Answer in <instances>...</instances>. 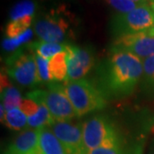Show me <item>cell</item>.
<instances>
[{"instance_id": "obj_26", "label": "cell", "mask_w": 154, "mask_h": 154, "mask_svg": "<svg viewBox=\"0 0 154 154\" xmlns=\"http://www.w3.org/2000/svg\"><path fill=\"white\" fill-rule=\"evenodd\" d=\"M6 109L5 108V106L3 104H1V107H0V119H1V122L4 123V121L5 119L6 116Z\"/></svg>"}, {"instance_id": "obj_27", "label": "cell", "mask_w": 154, "mask_h": 154, "mask_svg": "<svg viewBox=\"0 0 154 154\" xmlns=\"http://www.w3.org/2000/svg\"><path fill=\"white\" fill-rule=\"evenodd\" d=\"M132 1L138 4H148L149 0H132Z\"/></svg>"}, {"instance_id": "obj_24", "label": "cell", "mask_w": 154, "mask_h": 154, "mask_svg": "<svg viewBox=\"0 0 154 154\" xmlns=\"http://www.w3.org/2000/svg\"><path fill=\"white\" fill-rule=\"evenodd\" d=\"M34 57H35L38 76L40 83L51 82L49 72V59L44 58L40 56L35 55V54H34Z\"/></svg>"}, {"instance_id": "obj_29", "label": "cell", "mask_w": 154, "mask_h": 154, "mask_svg": "<svg viewBox=\"0 0 154 154\" xmlns=\"http://www.w3.org/2000/svg\"><path fill=\"white\" fill-rule=\"evenodd\" d=\"M150 5L152 7V10L153 11V14H154V2H152V3H150Z\"/></svg>"}, {"instance_id": "obj_2", "label": "cell", "mask_w": 154, "mask_h": 154, "mask_svg": "<svg viewBox=\"0 0 154 154\" xmlns=\"http://www.w3.org/2000/svg\"><path fill=\"white\" fill-rule=\"evenodd\" d=\"M74 22L71 14L62 7L38 17L34 22L33 30L43 41L64 43L75 38Z\"/></svg>"}, {"instance_id": "obj_22", "label": "cell", "mask_w": 154, "mask_h": 154, "mask_svg": "<svg viewBox=\"0 0 154 154\" xmlns=\"http://www.w3.org/2000/svg\"><path fill=\"white\" fill-rule=\"evenodd\" d=\"M33 37V30L28 28V30L16 38H6L3 40L2 46L6 51H13L20 47L23 44L28 43V41Z\"/></svg>"}, {"instance_id": "obj_11", "label": "cell", "mask_w": 154, "mask_h": 154, "mask_svg": "<svg viewBox=\"0 0 154 154\" xmlns=\"http://www.w3.org/2000/svg\"><path fill=\"white\" fill-rule=\"evenodd\" d=\"M3 154H39L38 130L28 129L18 134Z\"/></svg>"}, {"instance_id": "obj_8", "label": "cell", "mask_w": 154, "mask_h": 154, "mask_svg": "<svg viewBox=\"0 0 154 154\" xmlns=\"http://www.w3.org/2000/svg\"><path fill=\"white\" fill-rule=\"evenodd\" d=\"M110 51L129 52L139 58L145 59L154 54V35L148 30L116 37Z\"/></svg>"}, {"instance_id": "obj_7", "label": "cell", "mask_w": 154, "mask_h": 154, "mask_svg": "<svg viewBox=\"0 0 154 154\" xmlns=\"http://www.w3.org/2000/svg\"><path fill=\"white\" fill-rule=\"evenodd\" d=\"M5 66L9 76L23 87H33L40 83L34 54L27 47L17 50L7 57Z\"/></svg>"}, {"instance_id": "obj_25", "label": "cell", "mask_w": 154, "mask_h": 154, "mask_svg": "<svg viewBox=\"0 0 154 154\" xmlns=\"http://www.w3.org/2000/svg\"><path fill=\"white\" fill-rule=\"evenodd\" d=\"M19 109L22 110L28 118L30 116H33L35 114H37L39 109V104L35 102L33 99L26 98V99H22V104L20 105Z\"/></svg>"}, {"instance_id": "obj_20", "label": "cell", "mask_w": 154, "mask_h": 154, "mask_svg": "<svg viewBox=\"0 0 154 154\" xmlns=\"http://www.w3.org/2000/svg\"><path fill=\"white\" fill-rule=\"evenodd\" d=\"M1 97L3 101L2 104L4 105L6 110H11L20 107L23 99L20 92L12 85L1 91Z\"/></svg>"}, {"instance_id": "obj_10", "label": "cell", "mask_w": 154, "mask_h": 154, "mask_svg": "<svg viewBox=\"0 0 154 154\" xmlns=\"http://www.w3.org/2000/svg\"><path fill=\"white\" fill-rule=\"evenodd\" d=\"M68 77L66 81L81 80L87 75L95 63L93 49L69 44L66 49Z\"/></svg>"}, {"instance_id": "obj_5", "label": "cell", "mask_w": 154, "mask_h": 154, "mask_svg": "<svg viewBox=\"0 0 154 154\" xmlns=\"http://www.w3.org/2000/svg\"><path fill=\"white\" fill-rule=\"evenodd\" d=\"M27 98L43 102L54 121L69 122L76 116L63 84L51 82L47 85L46 90H34L27 94Z\"/></svg>"}, {"instance_id": "obj_21", "label": "cell", "mask_w": 154, "mask_h": 154, "mask_svg": "<svg viewBox=\"0 0 154 154\" xmlns=\"http://www.w3.org/2000/svg\"><path fill=\"white\" fill-rule=\"evenodd\" d=\"M36 9V5L32 0H22L16 4L10 11L11 21H14L27 16L33 17Z\"/></svg>"}, {"instance_id": "obj_30", "label": "cell", "mask_w": 154, "mask_h": 154, "mask_svg": "<svg viewBox=\"0 0 154 154\" xmlns=\"http://www.w3.org/2000/svg\"><path fill=\"white\" fill-rule=\"evenodd\" d=\"M149 1H150L151 3H152V2H154V0H149Z\"/></svg>"}, {"instance_id": "obj_12", "label": "cell", "mask_w": 154, "mask_h": 154, "mask_svg": "<svg viewBox=\"0 0 154 154\" xmlns=\"http://www.w3.org/2000/svg\"><path fill=\"white\" fill-rule=\"evenodd\" d=\"M39 154H67L49 127L38 129Z\"/></svg>"}, {"instance_id": "obj_28", "label": "cell", "mask_w": 154, "mask_h": 154, "mask_svg": "<svg viewBox=\"0 0 154 154\" xmlns=\"http://www.w3.org/2000/svg\"><path fill=\"white\" fill-rule=\"evenodd\" d=\"M149 154H154V143L152 145V147H151V149H150Z\"/></svg>"}, {"instance_id": "obj_16", "label": "cell", "mask_w": 154, "mask_h": 154, "mask_svg": "<svg viewBox=\"0 0 154 154\" xmlns=\"http://www.w3.org/2000/svg\"><path fill=\"white\" fill-rule=\"evenodd\" d=\"M39 104V109L37 114L28 118V125L33 129H41L43 128L50 127L53 122L54 119L50 113L48 108L41 101H35Z\"/></svg>"}, {"instance_id": "obj_19", "label": "cell", "mask_w": 154, "mask_h": 154, "mask_svg": "<svg viewBox=\"0 0 154 154\" xmlns=\"http://www.w3.org/2000/svg\"><path fill=\"white\" fill-rule=\"evenodd\" d=\"M88 154H142L141 145L125 147L122 144L118 146H101L91 150Z\"/></svg>"}, {"instance_id": "obj_9", "label": "cell", "mask_w": 154, "mask_h": 154, "mask_svg": "<svg viewBox=\"0 0 154 154\" xmlns=\"http://www.w3.org/2000/svg\"><path fill=\"white\" fill-rule=\"evenodd\" d=\"M49 128L67 154H88L83 141L82 125L81 123L55 121Z\"/></svg>"}, {"instance_id": "obj_23", "label": "cell", "mask_w": 154, "mask_h": 154, "mask_svg": "<svg viewBox=\"0 0 154 154\" xmlns=\"http://www.w3.org/2000/svg\"><path fill=\"white\" fill-rule=\"evenodd\" d=\"M105 2L115 9L119 14H125L135 10L144 4H138L132 0H105Z\"/></svg>"}, {"instance_id": "obj_18", "label": "cell", "mask_w": 154, "mask_h": 154, "mask_svg": "<svg viewBox=\"0 0 154 154\" xmlns=\"http://www.w3.org/2000/svg\"><path fill=\"white\" fill-rule=\"evenodd\" d=\"M33 22V17L27 16L14 21H11L5 28L7 38H13L25 33Z\"/></svg>"}, {"instance_id": "obj_13", "label": "cell", "mask_w": 154, "mask_h": 154, "mask_svg": "<svg viewBox=\"0 0 154 154\" xmlns=\"http://www.w3.org/2000/svg\"><path fill=\"white\" fill-rule=\"evenodd\" d=\"M68 45L69 43H52L39 40L29 43L27 48L33 54L49 59L60 52L66 51Z\"/></svg>"}, {"instance_id": "obj_15", "label": "cell", "mask_w": 154, "mask_h": 154, "mask_svg": "<svg viewBox=\"0 0 154 154\" xmlns=\"http://www.w3.org/2000/svg\"><path fill=\"white\" fill-rule=\"evenodd\" d=\"M140 87L146 95L154 96V54L145 58Z\"/></svg>"}, {"instance_id": "obj_3", "label": "cell", "mask_w": 154, "mask_h": 154, "mask_svg": "<svg viewBox=\"0 0 154 154\" xmlns=\"http://www.w3.org/2000/svg\"><path fill=\"white\" fill-rule=\"evenodd\" d=\"M64 88L67 95L75 109L76 116L104 109L106 100L94 83L86 79L65 81Z\"/></svg>"}, {"instance_id": "obj_14", "label": "cell", "mask_w": 154, "mask_h": 154, "mask_svg": "<svg viewBox=\"0 0 154 154\" xmlns=\"http://www.w3.org/2000/svg\"><path fill=\"white\" fill-rule=\"evenodd\" d=\"M49 72L51 82L66 81L68 77L66 51H63L49 60Z\"/></svg>"}, {"instance_id": "obj_1", "label": "cell", "mask_w": 154, "mask_h": 154, "mask_svg": "<svg viewBox=\"0 0 154 154\" xmlns=\"http://www.w3.org/2000/svg\"><path fill=\"white\" fill-rule=\"evenodd\" d=\"M143 63L125 51H110L96 69L95 86L106 99H119L134 93L141 80Z\"/></svg>"}, {"instance_id": "obj_4", "label": "cell", "mask_w": 154, "mask_h": 154, "mask_svg": "<svg viewBox=\"0 0 154 154\" xmlns=\"http://www.w3.org/2000/svg\"><path fill=\"white\" fill-rule=\"evenodd\" d=\"M82 134L87 152L101 146H118L123 144L120 131L105 116H95L84 122Z\"/></svg>"}, {"instance_id": "obj_17", "label": "cell", "mask_w": 154, "mask_h": 154, "mask_svg": "<svg viewBox=\"0 0 154 154\" xmlns=\"http://www.w3.org/2000/svg\"><path fill=\"white\" fill-rule=\"evenodd\" d=\"M28 123V116L24 114V112L19 108L8 110L4 124L9 129L13 131H20L22 130Z\"/></svg>"}, {"instance_id": "obj_6", "label": "cell", "mask_w": 154, "mask_h": 154, "mask_svg": "<svg viewBox=\"0 0 154 154\" xmlns=\"http://www.w3.org/2000/svg\"><path fill=\"white\" fill-rule=\"evenodd\" d=\"M154 27V14L148 4H144L125 14H117L110 22L113 35L119 37L125 34L146 32Z\"/></svg>"}]
</instances>
